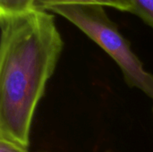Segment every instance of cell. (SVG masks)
<instances>
[{
  "label": "cell",
  "instance_id": "cell-7",
  "mask_svg": "<svg viewBox=\"0 0 153 152\" xmlns=\"http://www.w3.org/2000/svg\"><path fill=\"white\" fill-rule=\"evenodd\" d=\"M108 152H111V151H108Z\"/></svg>",
  "mask_w": 153,
  "mask_h": 152
},
{
  "label": "cell",
  "instance_id": "cell-3",
  "mask_svg": "<svg viewBox=\"0 0 153 152\" xmlns=\"http://www.w3.org/2000/svg\"><path fill=\"white\" fill-rule=\"evenodd\" d=\"M69 4H93L110 6L124 12H133L132 0H35L34 9L48 11L50 7Z\"/></svg>",
  "mask_w": 153,
  "mask_h": 152
},
{
  "label": "cell",
  "instance_id": "cell-6",
  "mask_svg": "<svg viewBox=\"0 0 153 152\" xmlns=\"http://www.w3.org/2000/svg\"><path fill=\"white\" fill-rule=\"evenodd\" d=\"M0 152H28V149L16 143L0 139Z\"/></svg>",
  "mask_w": 153,
  "mask_h": 152
},
{
  "label": "cell",
  "instance_id": "cell-4",
  "mask_svg": "<svg viewBox=\"0 0 153 152\" xmlns=\"http://www.w3.org/2000/svg\"><path fill=\"white\" fill-rule=\"evenodd\" d=\"M133 12L153 30V0H132Z\"/></svg>",
  "mask_w": 153,
  "mask_h": 152
},
{
  "label": "cell",
  "instance_id": "cell-1",
  "mask_svg": "<svg viewBox=\"0 0 153 152\" xmlns=\"http://www.w3.org/2000/svg\"><path fill=\"white\" fill-rule=\"evenodd\" d=\"M0 139L28 149L32 119L64 41L54 15L0 13Z\"/></svg>",
  "mask_w": 153,
  "mask_h": 152
},
{
  "label": "cell",
  "instance_id": "cell-2",
  "mask_svg": "<svg viewBox=\"0 0 153 152\" xmlns=\"http://www.w3.org/2000/svg\"><path fill=\"white\" fill-rule=\"evenodd\" d=\"M74 23L97 43L119 66L124 79L131 88L142 90L153 99V75L143 68L130 43L108 16L103 6L93 4H69L50 7Z\"/></svg>",
  "mask_w": 153,
  "mask_h": 152
},
{
  "label": "cell",
  "instance_id": "cell-5",
  "mask_svg": "<svg viewBox=\"0 0 153 152\" xmlns=\"http://www.w3.org/2000/svg\"><path fill=\"white\" fill-rule=\"evenodd\" d=\"M35 0H0L1 13H17L34 9Z\"/></svg>",
  "mask_w": 153,
  "mask_h": 152
}]
</instances>
